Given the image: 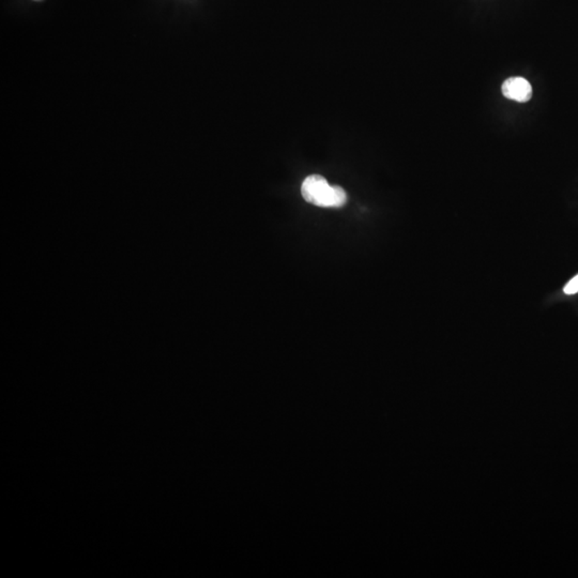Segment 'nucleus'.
Here are the masks:
<instances>
[{
	"instance_id": "nucleus-1",
	"label": "nucleus",
	"mask_w": 578,
	"mask_h": 578,
	"mask_svg": "<svg viewBox=\"0 0 578 578\" xmlns=\"http://www.w3.org/2000/svg\"><path fill=\"white\" fill-rule=\"evenodd\" d=\"M301 193L308 203L322 208H341L347 203L344 189L338 185L332 187L320 175L306 178L301 187Z\"/></svg>"
},
{
	"instance_id": "nucleus-3",
	"label": "nucleus",
	"mask_w": 578,
	"mask_h": 578,
	"mask_svg": "<svg viewBox=\"0 0 578 578\" xmlns=\"http://www.w3.org/2000/svg\"><path fill=\"white\" fill-rule=\"evenodd\" d=\"M563 292L567 295H574L578 292V274L565 285Z\"/></svg>"
},
{
	"instance_id": "nucleus-2",
	"label": "nucleus",
	"mask_w": 578,
	"mask_h": 578,
	"mask_svg": "<svg viewBox=\"0 0 578 578\" xmlns=\"http://www.w3.org/2000/svg\"><path fill=\"white\" fill-rule=\"evenodd\" d=\"M502 95L516 102H528L532 97V87L524 77H510L501 87Z\"/></svg>"
}]
</instances>
